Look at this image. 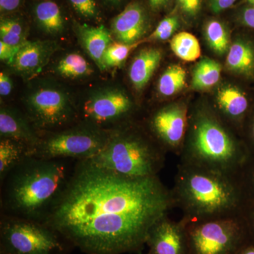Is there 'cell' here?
<instances>
[{
    "mask_svg": "<svg viewBox=\"0 0 254 254\" xmlns=\"http://www.w3.org/2000/svg\"><path fill=\"white\" fill-rule=\"evenodd\" d=\"M175 208L158 176L128 178L85 160L55 200L50 228L86 254L138 252Z\"/></svg>",
    "mask_w": 254,
    "mask_h": 254,
    "instance_id": "cell-1",
    "label": "cell"
},
{
    "mask_svg": "<svg viewBox=\"0 0 254 254\" xmlns=\"http://www.w3.org/2000/svg\"><path fill=\"white\" fill-rule=\"evenodd\" d=\"M170 190L187 223L240 215L246 203L234 177L182 162Z\"/></svg>",
    "mask_w": 254,
    "mask_h": 254,
    "instance_id": "cell-2",
    "label": "cell"
},
{
    "mask_svg": "<svg viewBox=\"0 0 254 254\" xmlns=\"http://www.w3.org/2000/svg\"><path fill=\"white\" fill-rule=\"evenodd\" d=\"M249 156L230 127L213 112L198 110L189 115L180 162L234 177Z\"/></svg>",
    "mask_w": 254,
    "mask_h": 254,
    "instance_id": "cell-3",
    "label": "cell"
},
{
    "mask_svg": "<svg viewBox=\"0 0 254 254\" xmlns=\"http://www.w3.org/2000/svg\"><path fill=\"white\" fill-rule=\"evenodd\" d=\"M165 153L160 143L143 133L124 131L112 133L105 148L86 160L123 177L145 178L158 176L165 165Z\"/></svg>",
    "mask_w": 254,
    "mask_h": 254,
    "instance_id": "cell-4",
    "label": "cell"
},
{
    "mask_svg": "<svg viewBox=\"0 0 254 254\" xmlns=\"http://www.w3.org/2000/svg\"><path fill=\"white\" fill-rule=\"evenodd\" d=\"M66 178L60 162L43 160L16 174L9 190V203L15 211L36 217L58 198Z\"/></svg>",
    "mask_w": 254,
    "mask_h": 254,
    "instance_id": "cell-5",
    "label": "cell"
},
{
    "mask_svg": "<svg viewBox=\"0 0 254 254\" xmlns=\"http://www.w3.org/2000/svg\"><path fill=\"white\" fill-rule=\"evenodd\" d=\"M189 254H235L248 240L241 215L187 223Z\"/></svg>",
    "mask_w": 254,
    "mask_h": 254,
    "instance_id": "cell-6",
    "label": "cell"
},
{
    "mask_svg": "<svg viewBox=\"0 0 254 254\" xmlns=\"http://www.w3.org/2000/svg\"><path fill=\"white\" fill-rule=\"evenodd\" d=\"M111 136L98 128H72L55 133L39 141L32 154L43 160L68 157L88 160L105 148Z\"/></svg>",
    "mask_w": 254,
    "mask_h": 254,
    "instance_id": "cell-7",
    "label": "cell"
},
{
    "mask_svg": "<svg viewBox=\"0 0 254 254\" xmlns=\"http://www.w3.org/2000/svg\"><path fill=\"white\" fill-rule=\"evenodd\" d=\"M56 233L35 222L8 220L1 225V253L58 254L63 247Z\"/></svg>",
    "mask_w": 254,
    "mask_h": 254,
    "instance_id": "cell-8",
    "label": "cell"
},
{
    "mask_svg": "<svg viewBox=\"0 0 254 254\" xmlns=\"http://www.w3.org/2000/svg\"><path fill=\"white\" fill-rule=\"evenodd\" d=\"M26 109L39 128L61 127L73 116L72 103L66 92L53 86L36 88L26 96Z\"/></svg>",
    "mask_w": 254,
    "mask_h": 254,
    "instance_id": "cell-9",
    "label": "cell"
},
{
    "mask_svg": "<svg viewBox=\"0 0 254 254\" xmlns=\"http://www.w3.org/2000/svg\"><path fill=\"white\" fill-rule=\"evenodd\" d=\"M189 111L184 103L166 105L155 112L149 127L158 143L167 152L180 156L189 125Z\"/></svg>",
    "mask_w": 254,
    "mask_h": 254,
    "instance_id": "cell-10",
    "label": "cell"
},
{
    "mask_svg": "<svg viewBox=\"0 0 254 254\" xmlns=\"http://www.w3.org/2000/svg\"><path fill=\"white\" fill-rule=\"evenodd\" d=\"M132 108L131 100L123 90L108 87L93 92L85 102L83 112L88 120L99 124L125 118Z\"/></svg>",
    "mask_w": 254,
    "mask_h": 254,
    "instance_id": "cell-11",
    "label": "cell"
},
{
    "mask_svg": "<svg viewBox=\"0 0 254 254\" xmlns=\"http://www.w3.org/2000/svg\"><path fill=\"white\" fill-rule=\"evenodd\" d=\"M187 223L174 221L168 215L153 227L147 238L149 254H189Z\"/></svg>",
    "mask_w": 254,
    "mask_h": 254,
    "instance_id": "cell-12",
    "label": "cell"
},
{
    "mask_svg": "<svg viewBox=\"0 0 254 254\" xmlns=\"http://www.w3.org/2000/svg\"><path fill=\"white\" fill-rule=\"evenodd\" d=\"M149 28L148 14L138 2H132L114 18L111 33L117 41L125 44L138 43Z\"/></svg>",
    "mask_w": 254,
    "mask_h": 254,
    "instance_id": "cell-13",
    "label": "cell"
},
{
    "mask_svg": "<svg viewBox=\"0 0 254 254\" xmlns=\"http://www.w3.org/2000/svg\"><path fill=\"white\" fill-rule=\"evenodd\" d=\"M54 43L48 41H26L21 46L10 66L24 77L41 72L55 53Z\"/></svg>",
    "mask_w": 254,
    "mask_h": 254,
    "instance_id": "cell-14",
    "label": "cell"
},
{
    "mask_svg": "<svg viewBox=\"0 0 254 254\" xmlns=\"http://www.w3.org/2000/svg\"><path fill=\"white\" fill-rule=\"evenodd\" d=\"M73 29L83 50L100 70H105V51L113 42L111 31L104 26H93L77 22L73 23Z\"/></svg>",
    "mask_w": 254,
    "mask_h": 254,
    "instance_id": "cell-15",
    "label": "cell"
},
{
    "mask_svg": "<svg viewBox=\"0 0 254 254\" xmlns=\"http://www.w3.org/2000/svg\"><path fill=\"white\" fill-rule=\"evenodd\" d=\"M0 134L21 143L36 147L39 139L26 120L16 110L1 108L0 111Z\"/></svg>",
    "mask_w": 254,
    "mask_h": 254,
    "instance_id": "cell-16",
    "label": "cell"
},
{
    "mask_svg": "<svg viewBox=\"0 0 254 254\" xmlns=\"http://www.w3.org/2000/svg\"><path fill=\"white\" fill-rule=\"evenodd\" d=\"M217 109L220 111L222 122L238 123L249 108L247 97L236 86L226 85L218 90L216 96Z\"/></svg>",
    "mask_w": 254,
    "mask_h": 254,
    "instance_id": "cell-17",
    "label": "cell"
},
{
    "mask_svg": "<svg viewBox=\"0 0 254 254\" xmlns=\"http://www.w3.org/2000/svg\"><path fill=\"white\" fill-rule=\"evenodd\" d=\"M161 59V52L155 48H145L135 57L130 66L128 76L132 86L136 91H141L145 88Z\"/></svg>",
    "mask_w": 254,
    "mask_h": 254,
    "instance_id": "cell-18",
    "label": "cell"
},
{
    "mask_svg": "<svg viewBox=\"0 0 254 254\" xmlns=\"http://www.w3.org/2000/svg\"><path fill=\"white\" fill-rule=\"evenodd\" d=\"M227 53L226 64L230 71L245 76L254 72V49L248 42L235 41Z\"/></svg>",
    "mask_w": 254,
    "mask_h": 254,
    "instance_id": "cell-19",
    "label": "cell"
},
{
    "mask_svg": "<svg viewBox=\"0 0 254 254\" xmlns=\"http://www.w3.org/2000/svg\"><path fill=\"white\" fill-rule=\"evenodd\" d=\"M34 15L39 27L48 34L55 36L64 29L61 9L55 1L46 0L38 3L34 8Z\"/></svg>",
    "mask_w": 254,
    "mask_h": 254,
    "instance_id": "cell-20",
    "label": "cell"
},
{
    "mask_svg": "<svg viewBox=\"0 0 254 254\" xmlns=\"http://www.w3.org/2000/svg\"><path fill=\"white\" fill-rule=\"evenodd\" d=\"M222 66L215 60L203 58L195 65L192 76V87L198 91L210 89L218 83Z\"/></svg>",
    "mask_w": 254,
    "mask_h": 254,
    "instance_id": "cell-21",
    "label": "cell"
},
{
    "mask_svg": "<svg viewBox=\"0 0 254 254\" xmlns=\"http://www.w3.org/2000/svg\"><path fill=\"white\" fill-rule=\"evenodd\" d=\"M186 84V70L181 65L172 64L159 78L158 91L163 97H171L181 91Z\"/></svg>",
    "mask_w": 254,
    "mask_h": 254,
    "instance_id": "cell-22",
    "label": "cell"
},
{
    "mask_svg": "<svg viewBox=\"0 0 254 254\" xmlns=\"http://www.w3.org/2000/svg\"><path fill=\"white\" fill-rule=\"evenodd\" d=\"M170 47L176 56L186 62H194L201 53L199 42L191 33L180 32L173 37Z\"/></svg>",
    "mask_w": 254,
    "mask_h": 254,
    "instance_id": "cell-23",
    "label": "cell"
},
{
    "mask_svg": "<svg viewBox=\"0 0 254 254\" xmlns=\"http://www.w3.org/2000/svg\"><path fill=\"white\" fill-rule=\"evenodd\" d=\"M57 72L64 77H86L93 72L90 64L78 53H70L60 60L56 66Z\"/></svg>",
    "mask_w": 254,
    "mask_h": 254,
    "instance_id": "cell-24",
    "label": "cell"
},
{
    "mask_svg": "<svg viewBox=\"0 0 254 254\" xmlns=\"http://www.w3.org/2000/svg\"><path fill=\"white\" fill-rule=\"evenodd\" d=\"M205 38L209 46L216 54L223 55L230 49V35L226 26L218 19H210L205 23Z\"/></svg>",
    "mask_w": 254,
    "mask_h": 254,
    "instance_id": "cell-25",
    "label": "cell"
},
{
    "mask_svg": "<svg viewBox=\"0 0 254 254\" xmlns=\"http://www.w3.org/2000/svg\"><path fill=\"white\" fill-rule=\"evenodd\" d=\"M0 39L10 46H22L27 41L22 23L16 18H2L0 23Z\"/></svg>",
    "mask_w": 254,
    "mask_h": 254,
    "instance_id": "cell-26",
    "label": "cell"
},
{
    "mask_svg": "<svg viewBox=\"0 0 254 254\" xmlns=\"http://www.w3.org/2000/svg\"><path fill=\"white\" fill-rule=\"evenodd\" d=\"M23 153V143L9 139L2 138L0 142V175L4 174L14 167L21 158Z\"/></svg>",
    "mask_w": 254,
    "mask_h": 254,
    "instance_id": "cell-27",
    "label": "cell"
},
{
    "mask_svg": "<svg viewBox=\"0 0 254 254\" xmlns=\"http://www.w3.org/2000/svg\"><path fill=\"white\" fill-rule=\"evenodd\" d=\"M141 43L139 41L131 45L125 44L118 41L111 43L105 51L103 59L105 69L121 66L132 50L135 49Z\"/></svg>",
    "mask_w": 254,
    "mask_h": 254,
    "instance_id": "cell-28",
    "label": "cell"
},
{
    "mask_svg": "<svg viewBox=\"0 0 254 254\" xmlns=\"http://www.w3.org/2000/svg\"><path fill=\"white\" fill-rule=\"evenodd\" d=\"M180 26V18L176 14L164 18L148 37L150 41H164L170 39Z\"/></svg>",
    "mask_w": 254,
    "mask_h": 254,
    "instance_id": "cell-29",
    "label": "cell"
},
{
    "mask_svg": "<svg viewBox=\"0 0 254 254\" xmlns=\"http://www.w3.org/2000/svg\"><path fill=\"white\" fill-rule=\"evenodd\" d=\"M71 6L76 12L87 18L98 17L99 11L95 0H69Z\"/></svg>",
    "mask_w": 254,
    "mask_h": 254,
    "instance_id": "cell-30",
    "label": "cell"
},
{
    "mask_svg": "<svg viewBox=\"0 0 254 254\" xmlns=\"http://www.w3.org/2000/svg\"><path fill=\"white\" fill-rule=\"evenodd\" d=\"M177 4L185 16L195 18L199 14L202 0H177Z\"/></svg>",
    "mask_w": 254,
    "mask_h": 254,
    "instance_id": "cell-31",
    "label": "cell"
},
{
    "mask_svg": "<svg viewBox=\"0 0 254 254\" xmlns=\"http://www.w3.org/2000/svg\"><path fill=\"white\" fill-rule=\"evenodd\" d=\"M21 47L10 46L4 42L0 41V59L10 64Z\"/></svg>",
    "mask_w": 254,
    "mask_h": 254,
    "instance_id": "cell-32",
    "label": "cell"
},
{
    "mask_svg": "<svg viewBox=\"0 0 254 254\" xmlns=\"http://www.w3.org/2000/svg\"><path fill=\"white\" fill-rule=\"evenodd\" d=\"M240 22L247 27L254 29V5L246 6L240 14Z\"/></svg>",
    "mask_w": 254,
    "mask_h": 254,
    "instance_id": "cell-33",
    "label": "cell"
},
{
    "mask_svg": "<svg viewBox=\"0 0 254 254\" xmlns=\"http://www.w3.org/2000/svg\"><path fill=\"white\" fill-rule=\"evenodd\" d=\"M237 0H208L209 6L215 14L222 12L235 4Z\"/></svg>",
    "mask_w": 254,
    "mask_h": 254,
    "instance_id": "cell-34",
    "label": "cell"
},
{
    "mask_svg": "<svg viewBox=\"0 0 254 254\" xmlns=\"http://www.w3.org/2000/svg\"><path fill=\"white\" fill-rule=\"evenodd\" d=\"M13 83L9 75L4 71L0 73V95L1 96H8L12 91Z\"/></svg>",
    "mask_w": 254,
    "mask_h": 254,
    "instance_id": "cell-35",
    "label": "cell"
},
{
    "mask_svg": "<svg viewBox=\"0 0 254 254\" xmlns=\"http://www.w3.org/2000/svg\"><path fill=\"white\" fill-rule=\"evenodd\" d=\"M249 211L245 208H242V213L240 215L245 222L246 227H247L248 233L252 232L254 235V208H251Z\"/></svg>",
    "mask_w": 254,
    "mask_h": 254,
    "instance_id": "cell-36",
    "label": "cell"
},
{
    "mask_svg": "<svg viewBox=\"0 0 254 254\" xmlns=\"http://www.w3.org/2000/svg\"><path fill=\"white\" fill-rule=\"evenodd\" d=\"M21 0H0V10L3 13H9L18 9Z\"/></svg>",
    "mask_w": 254,
    "mask_h": 254,
    "instance_id": "cell-37",
    "label": "cell"
},
{
    "mask_svg": "<svg viewBox=\"0 0 254 254\" xmlns=\"http://www.w3.org/2000/svg\"><path fill=\"white\" fill-rule=\"evenodd\" d=\"M170 0H148L150 8L154 11H160L169 4Z\"/></svg>",
    "mask_w": 254,
    "mask_h": 254,
    "instance_id": "cell-38",
    "label": "cell"
},
{
    "mask_svg": "<svg viewBox=\"0 0 254 254\" xmlns=\"http://www.w3.org/2000/svg\"><path fill=\"white\" fill-rule=\"evenodd\" d=\"M235 254H254V242L247 240Z\"/></svg>",
    "mask_w": 254,
    "mask_h": 254,
    "instance_id": "cell-39",
    "label": "cell"
},
{
    "mask_svg": "<svg viewBox=\"0 0 254 254\" xmlns=\"http://www.w3.org/2000/svg\"><path fill=\"white\" fill-rule=\"evenodd\" d=\"M252 138L253 139V142L254 143V121L253 123V126L252 127Z\"/></svg>",
    "mask_w": 254,
    "mask_h": 254,
    "instance_id": "cell-40",
    "label": "cell"
},
{
    "mask_svg": "<svg viewBox=\"0 0 254 254\" xmlns=\"http://www.w3.org/2000/svg\"><path fill=\"white\" fill-rule=\"evenodd\" d=\"M106 1H108V2L110 3H118L120 2V1H121L122 0H106Z\"/></svg>",
    "mask_w": 254,
    "mask_h": 254,
    "instance_id": "cell-41",
    "label": "cell"
},
{
    "mask_svg": "<svg viewBox=\"0 0 254 254\" xmlns=\"http://www.w3.org/2000/svg\"><path fill=\"white\" fill-rule=\"evenodd\" d=\"M245 1L250 5H254V0H245Z\"/></svg>",
    "mask_w": 254,
    "mask_h": 254,
    "instance_id": "cell-42",
    "label": "cell"
},
{
    "mask_svg": "<svg viewBox=\"0 0 254 254\" xmlns=\"http://www.w3.org/2000/svg\"></svg>",
    "mask_w": 254,
    "mask_h": 254,
    "instance_id": "cell-43",
    "label": "cell"
}]
</instances>
